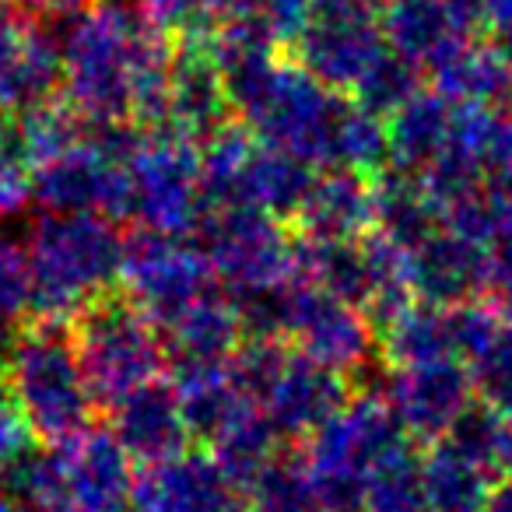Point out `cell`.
Returning a JSON list of instances; mask_svg holds the SVG:
<instances>
[{
    "label": "cell",
    "mask_w": 512,
    "mask_h": 512,
    "mask_svg": "<svg viewBox=\"0 0 512 512\" xmlns=\"http://www.w3.org/2000/svg\"><path fill=\"white\" fill-rule=\"evenodd\" d=\"M169 46L127 0H88L60 39V92L88 123L130 120L137 74Z\"/></svg>",
    "instance_id": "obj_1"
},
{
    "label": "cell",
    "mask_w": 512,
    "mask_h": 512,
    "mask_svg": "<svg viewBox=\"0 0 512 512\" xmlns=\"http://www.w3.org/2000/svg\"><path fill=\"white\" fill-rule=\"evenodd\" d=\"M127 235L102 211H46L32 225V320L74 323L99 295L120 285Z\"/></svg>",
    "instance_id": "obj_2"
},
{
    "label": "cell",
    "mask_w": 512,
    "mask_h": 512,
    "mask_svg": "<svg viewBox=\"0 0 512 512\" xmlns=\"http://www.w3.org/2000/svg\"><path fill=\"white\" fill-rule=\"evenodd\" d=\"M134 463L113 428L88 425L71 439L32 449L0 477L32 512H130Z\"/></svg>",
    "instance_id": "obj_3"
},
{
    "label": "cell",
    "mask_w": 512,
    "mask_h": 512,
    "mask_svg": "<svg viewBox=\"0 0 512 512\" xmlns=\"http://www.w3.org/2000/svg\"><path fill=\"white\" fill-rule=\"evenodd\" d=\"M4 379L22 400L39 442H64L85 432L99 411L81 372L71 323L32 320L29 327H15Z\"/></svg>",
    "instance_id": "obj_4"
},
{
    "label": "cell",
    "mask_w": 512,
    "mask_h": 512,
    "mask_svg": "<svg viewBox=\"0 0 512 512\" xmlns=\"http://www.w3.org/2000/svg\"><path fill=\"white\" fill-rule=\"evenodd\" d=\"M404 442H411V435L400 428L383 393L362 390L344 400L341 411L306 439V463L327 509L362 512L372 470Z\"/></svg>",
    "instance_id": "obj_5"
},
{
    "label": "cell",
    "mask_w": 512,
    "mask_h": 512,
    "mask_svg": "<svg viewBox=\"0 0 512 512\" xmlns=\"http://www.w3.org/2000/svg\"><path fill=\"white\" fill-rule=\"evenodd\" d=\"M71 330L81 372H85L99 411L102 407L109 411L130 390L158 379L169 365L158 327L116 288L88 302L74 316Z\"/></svg>",
    "instance_id": "obj_6"
},
{
    "label": "cell",
    "mask_w": 512,
    "mask_h": 512,
    "mask_svg": "<svg viewBox=\"0 0 512 512\" xmlns=\"http://www.w3.org/2000/svg\"><path fill=\"white\" fill-rule=\"evenodd\" d=\"M130 211L127 225L148 232L190 235L204 211L200 190V144L179 130H144L127 162Z\"/></svg>",
    "instance_id": "obj_7"
},
{
    "label": "cell",
    "mask_w": 512,
    "mask_h": 512,
    "mask_svg": "<svg viewBox=\"0 0 512 512\" xmlns=\"http://www.w3.org/2000/svg\"><path fill=\"white\" fill-rule=\"evenodd\" d=\"M193 242L204 249L225 292L278 285L292 278V242L285 221L253 204H204Z\"/></svg>",
    "instance_id": "obj_8"
},
{
    "label": "cell",
    "mask_w": 512,
    "mask_h": 512,
    "mask_svg": "<svg viewBox=\"0 0 512 512\" xmlns=\"http://www.w3.org/2000/svg\"><path fill=\"white\" fill-rule=\"evenodd\" d=\"M120 288L155 327H165L200 295L221 288V281L193 235L137 228L123 246Z\"/></svg>",
    "instance_id": "obj_9"
},
{
    "label": "cell",
    "mask_w": 512,
    "mask_h": 512,
    "mask_svg": "<svg viewBox=\"0 0 512 512\" xmlns=\"http://www.w3.org/2000/svg\"><path fill=\"white\" fill-rule=\"evenodd\" d=\"M383 8L372 0H316L292 57L334 92L351 95L386 50Z\"/></svg>",
    "instance_id": "obj_10"
},
{
    "label": "cell",
    "mask_w": 512,
    "mask_h": 512,
    "mask_svg": "<svg viewBox=\"0 0 512 512\" xmlns=\"http://www.w3.org/2000/svg\"><path fill=\"white\" fill-rule=\"evenodd\" d=\"M285 341L351 379H362L383 362L379 337L362 309L299 278L288 281Z\"/></svg>",
    "instance_id": "obj_11"
},
{
    "label": "cell",
    "mask_w": 512,
    "mask_h": 512,
    "mask_svg": "<svg viewBox=\"0 0 512 512\" xmlns=\"http://www.w3.org/2000/svg\"><path fill=\"white\" fill-rule=\"evenodd\" d=\"M386 404L393 407L400 428L414 442H439L449 435L463 411L477 400L467 362L439 358V362L386 369Z\"/></svg>",
    "instance_id": "obj_12"
},
{
    "label": "cell",
    "mask_w": 512,
    "mask_h": 512,
    "mask_svg": "<svg viewBox=\"0 0 512 512\" xmlns=\"http://www.w3.org/2000/svg\"><path fill=\"white\" fill-rule=\"evenodd\" d=\"M127 190V162L106 155L88 134L64 155L32 169V200L46 211H102L127 225Z\"/></svg>",
    "instance_id": "obj_13"
},
{
    "label": "cell",
    "mask_w": 512,
    "mask_h": 512,
    "mask_svg": "<svg viewBox=\"0 0 512 512\" xmlns=\"http://www.w3.org/2000/svg\"><path fill=\"white\" fill-rule=\"evenodd\" d=\"M130 512H246V495L211 453L186 449L169 460L144 463Z\"/></svg>",
    "instance_id": "obj_14"
},
{
    "label": "cell",
    "mask_w": 512,
    "mask_h": 512,
    "mask_svg": "<svg viewBox=\"0 0 512 512\" xmlns=\"http://www.w3.org/2000/svg\"><path fill=\"white\" fill-rule=\"evenodd\" d=\"M348 397L344 372L302 355L299 348H288L285 362L260 397V411L285 442H306L323 421L341 411Z\"/></svg>",
    "instance_id": "obj_15"
},
{
    "label": "cell",
    "mask_w": 512,
    "mask_h": 512,
    "mask_svg": "<svg viewBox=\"0 0 512 512\" xmlns=\"http://www.w3.org/2000/svg\"><path fill=\"white\" fill-rule=\"evenodd\" d=\"M60 39L43 18L0 8V116H15L60 92Z\"/></svg>",
    "instance_id": "obj_16"
},
{
    "label": "cell",
    "mask_w": 512,
    "mask_h": 512,
    "mask_svg": "<svg viewBox=\"0 0 512 512\" xmlns=\"http://www.w3.org/2000/svg\"><path fill=\"white\" fill-rule=\"evenodd\" d=\"M228 120H235V113L214 36L176 39L169 57V127L200 144Z\"/></svg>",
    "instance_id": "obj_17"
},
{
    "label": "cell",
    "mask_w": 512,
    "mask_h": 512,
    "mask_svg": "<svg viewBox=\"0 0 512 512\" xmlns=\"http://www.w3.org/2000/svg\"><path fill=\"white\" fill-rule=\"evenodd\" d=\"M109 428L137 463L169 460V456L186 453L193 442L172 379H151L116 400L109 407Z\"/></svg>",
    "instance_id": "obj_18"
},
{
    "label": "cell",
    "mask_w": 512,
    "mask_h": 512,
    "mask_svg": "<svg viewBox=\"0 0 512 512\" xmlns=\"http://www.w3.org/2000/svg\"><path fill=\"white\" fill-rule=\"evenodd\" d=\"M411 292L432 306H460L488 292V253L481 242L439 225L411 249Z\"/></svg>",
    "instance_id": "obj_19"
},
{
    "label": "cell",
    "mask_w": 512,
    "mask_h": 512,
    "mask_svg": "<svg viewBox=\"0 0 512 512\" xmlns=\"http://www.w3.org/2000/svg\"><path fill=\"white\" fill-rule=\"evenodd\" d=\"M295 232L306 239L358 242L376 228L372 176L355 169L316 172L306 200L295 211Z\"/></svg>",
    "instance_id": "obj_20"
},
{
    "label": "cell",
    "mask_w": 512,
    "mask_h": 512,
    "mask_svg": "<svg viewBox=\"0 0 512 512\" xmlns=\"http://www.w3.org/2000/svg\"><path fill=\"white\" fill-rule=\"evenodd\" d=\"M379 22L386 46L421 74H435L470 43V36L449 15L446 0H386Z\"/></svg>",
    "instance_id": "obj_21"
},
{
    "label": "cell",
    "mask_w": 512,
    "mask_h": 512,
    "mask_svg": "<svg viewBox=\"0 0 512 512\" xmlns=\"http://www.w3.org/2000/svg\"><path fill=\"white\" fill-rule=\"evenodd\" d=\"M165 341L169 365H200V362H228L235 355L246 330H242L239 309L225 288L200 295L197 302L172 316L165 327H158Z\"/></svg>",
    "instance_id": "obj_22"
},
{
    "label": "cell",
    "mask_w": 512,
    "mask_h": 512,
    "mask_svg": "<svg viewBox=\"0 0 512 512\" xmlns=\"http://www.w3.org/2000/svg\"><path fill=\"white\" fill-rule=\"evenodd\" d=\"M453 130V99L439 88L414 92L397 113L386 116V137H390V169L425 176L449 144Z\"/></svg>",
    "instance_id": "obj_23"
},
{
    "label": "cell",
    "mask_w": 512,
    "mask_h": 512,
    "mask_svg": "<svg viewBox=\"0 0 512 512\" xmlns=\"http://www.w3.org/2000/svg\"><path fill=\"white\" fill-rule=\"evenodd\" d=\"M172 386L179 393L193 442H211L242 407L253 404L232 379L228 362L172 365Z\"/></svg>",
    "instance_id": "obj_24"
},
{
    "label": "cell",
    "mask_w": 512,
    "mask_h": 512,
    "mask_svg": "<svg viewBox=\"0 0 512 512\" xmlns=\"http://www.w3.org/2000/svg\"><path fill=\"white\" fill-rule=\"evenodd\" d=\"M292 278L309 281L337 299L362 309L372 295V271L369 256L358 242H330V239H306L295 232L292 242Z\"/></svg>",
    "instance_id": "obj_25"
},
{
    "label": "cell",
    "mask_w": 512,
    "mask_h": 512,
    "mask_svg": "<svg viewBox=\"0 0 512 512\" xmlns=\"http://www.w3.org/2000/svg\"><path fill=\"white\" fill-rule=\"evenodd\" d=\"M372 207H376V232L390 235L404 249H414L442 225V211L425 190L421 176L390 169V165L372 176Z\"/></svg>",
    "instance_id": "obj_26"
},
{
    "label": "cell",
    "mask_w": 512,
    "mask_h": 512,
    "mask_svg": "<svg viewBox=\"0 0 512 512\" xmlns=\"http://www.w3.org/2000/svg\"><path fill=\"white\" fill-rule=\"evenodd\" d=\"M313 179L316 165H309L306 158L292 155V151L271 148V144L260 141L246 172H242L239 200L260 207V211H271L281 221H292L302 200H306Z\"/></svg>",
    "instance_id": "obj_27"
},
{
    "label": "cell",
    "mask_w": 512,
    "mask_h": 512,
    "mask_svg": "<svg viewBox=\"0 0 512 512\" xmlns=\"http://www.w3.org/2000/svg\"><path fill=\"white\" fill-rule=\"evenodd\" d=\"M379 358H383L386 369H404V365L456 358L449 306H432V302L414 299L411 306L379 334Z\"/></svg>",
    "instance_id": "obj_28"
},
{
    "label": "cell",
    "mask_w": 512,
    "mask_h": 512,
    "mask_svg": "<svg viewBox=\"0 0 512 512\" xmlns=\"http://www.w3.org/2000/svg\"><path fill=\"white\" fill-rule=\"evenodd\" d=\"M435 85L446 99L474 102V106H505L512 102V64L498 53V46L470 39L453 60L432 74Z\"/></svg>",
    "instance_id": "obj_29"
},
{
    "label": "cell",
    "mask_w": 512,
    "mask_h": 512,
    "mask_svg": "<svg viewBox=\"0 0 512 512\" xmlns=\"http://www.w3.org/2000/svg\"><path fill=\"white\" fill-rule=\"evenodd\" d=\"M207 449H211V456L221 463V470H225L242 488V495H246L249 484L264 474L267 463L285 449V439H281L278 428L267 421L260 404H249L207 442Z\"/></svg>",
    "instance_id": "obj_30"
},
{
    "label": "cell",
    "mask_w": 512,
    "mask_h": 512,
    "mask_svg": "<svg viewBox=\"0 0 512 512\" xmlns=\"http://www.w3.org/2000/svg\"><path fill=\"white\" fill-rule=\"evenodd\" d=\"M15 137L18 151L29 162V169H39L50 158L64 155L67 148L88 134V120L64 99V95H50V99L36 102V106L22 109L15 116H4Z\"/></svg>",
    "instance_id": "obj_31"
},
{
    "label": "cell",
    "mask_w": 512,
    "mask_h": 512,
    "mask_svg": "<svg viewBox=\"0 0 512 512\" xmlns=\"http://www.w3.org/2000/svg\"><path fill=\"white\" fill-rule=\"evenodd\" d=\"M495 484V477L484 474L446 439L432 442V449L425 453V491L432 512H477L488 502Z\"/></svg>",
    "instance_id": "obj_32"
},
{
    "label": "cell",
    "mask_w": 512,
    "mask_h": 512,
    "mask_svg": "<svg viewBox=\"0 0 512 512\" xmlns=\"http://www.w3.org/2000/svg\"><path fill=\"white\" fill-rule=\"evenodd\" d=\"M246 512H330L306 453L281 449L246 488Z\"/></svg>",
    "instance_id": "obj_33"
},
{
    "label": "cell",
    "mask_w": 512,
    "mask_h": 512,
    "mask_svg": "<svg viewBox=\"0 0 512 512\" xmlns=\"http://www.w3.org/2000/svg\"><path fill=\"white\" fill-rule=\"evenodd\" d=\"M449 446L460 449L467 460H474L495 481H505L512 474V414L498 407L474 400L467 411L456 418V425L446 435Z\"/></svg>",
    "instance_id": "obj_34"
},
{
    "label": "cell",
    "mask_w": 512,
    "mask_h": 512,
    "mask_svg": "<svg viewBox=\"0 0 512 512\" xmlns=\"http://www.w3.org/2000/svg\"><path fill=\"white\" fill-rule=\"evenodd\" d=\"M362 512H432L425 491V453L414 449V439L393 449L372 470Z\"/></svg>",
    "instance_id": "obj_35"
},
{
    "label": "cell",
    "mask_w": 512,
    "mask_h": 512,
    "mask_svg": "<svg viewBox=\"0 0 512 512\" xmlns=\"http://www.w3.org/2000/svg\"><path fill=\"white\" fill-rule=\"evenodd\" d=\"M421 78H425V74H421L418 67L407 64L400 53H393L390 46H386V50L379 53L376 64L365 71V78L355 85L351 99L362 102V106L372 109V113L390 116V113H397V109L404 106L414 92L425 88L421 85Z\"/></svg>",
    "instance_id": "obj_36"
},
{
    "label": "cell",
    "mask_w": 512,
    "mask_h": 512,
    "mask_svg": "<svg viewBox=\"0 0 512 512\" xmlns=\"http://www.w3.org/2000/svg\"><path fill=\"white\" fill-rule=\"evenodd\" d=\"M477 400L512 414V327L502 323L495 337L467 362Z\"/></svg>",
    "instance_id": "obj_37"
},
{
    "label": "cell",
    "mask_w": 512,
    "mask_h": 512,
    "mask_svg": "<svg viewBox=\"0 0 512 512\" xmlns=\"http://www.w3.org/2000/svg\"><path fill=\"white\" fill-rule=\"evenodd\" d=\"M137 8H141L144 22H148L158 36L169 39V43H176V39L214 36V32H218V25H214L204 0H141Z\"/></svg>",
    "instance_id": "obj_38"
},
{
    "label": "cell",
    "mask_w": 512,
    "mask_h": 512,
    "mask_svg": "<svg viewBox=\"0 0 512 512\" xmlns=\"http://www.w3.org/2000/svg\"><path fill=\"white\" fill-rule=\"evenodd\" d=\"M32 306V267L22 242L0 235V327H15Z\"/></svg>",
    "instance_id": "obj_39"
},
{
    "label": "cell",
    "mask_w": 512,
    "mask_h": 512,
    "mask_svg": "<svg viewBox=\"0 0 512 512\" xmlns=\"http://www.w3.org/2000/svg\"><path fill=\"white\" fill-rule=\"evenodd\" d=\"M32 200V169L11 137L8 120L0 116V221L15 218Z\"/></svg>",
    "instance_id": "obj_40"
},
{
    "label": "cell",
    "mask_w": 512,
    "mask_h": 512,
    "mask_svg": "<svg viewBox=\"0 0 512 512\" xmlns=\"http://www.w3.org/2000/svg\"><path fill=\"white\" fill-rule=\"evenodd\" d=\"M39 435L25 414L22 400L15 397L8 379H0V470L25 460L36 449Z\"/></svg>",
    "instance_id": "obj_41"
},
{
    "label": "cell",
    "mask_w": 512,
    "mask_h": 512,
    "mask_svg": "<svg viewBox=\"0 0 512 512\" xmlns=\"http://www.w3.org/2000/svg\"><path fill=\"white\" fill-rule=\"evenodd\" d=\"M488 253V292L498 295V302L512 299V221L484 246Z\"/></svg>",
    "instance_id": "obj_42"
},
{
    "label": "cell",
    "mask_w": 512,
    "mask_h": 512,
    "mask_svg": "<svg viewBox=\"0 0 512 512\" xmlns=\"http://www.w3.org/2000/svg\"><path fill=\"white\" fill-rule=\"evenodd\" d=\"M88 0H0V8L22 11V15L43 18V22H53V18H71L74 11L85 8Z\"/></svg>",
    "instance_id": "obj_43"
},
{
    "label": "cell",
    "mask_w": 512,
    "mask_h": 512,
    "mask_svg": "<svg viewBox=\"0 0 512 512\" xmlns=\"http://www.w3.org/2000/svg\"><path fill=\"white\" fill-rule=\"evenodd\" d=\"M214 25L235 22V18H264V0H204Z\"/></svg>",
    "instance_id": "obj_44"
},
{
    "label": "cell",
    "mask_w": 512,
    "mask_h": 512,
    "mask_svg": "<svg viewBox=\"0 0 512 512\" xmlns=\"http://www.w3.org/2000/svg\"><path fill=\"white\" fill-rule=\"evenodd\" d=\"M0 512H32L29 505H25L22 498L8 488V481H4V477H0Z\"/></svg>",
    "instance_id": "obj_45"
},
{
    "label": "cell",
    "mask_w": 512,
    "mask_h": 512,
    "mask_svg": "<svg viewBox=\"0 0 512 512\" xmlns=\"http://www.w3.org/2000/svg\"><path fill=\"white\" fill-rule=\"evenodd\" d=\"M15 327H0V379H4V369H8V348H11V334H15Z\"/></svg>",
    "instance_id": "obj_46"
}]
</instances>
